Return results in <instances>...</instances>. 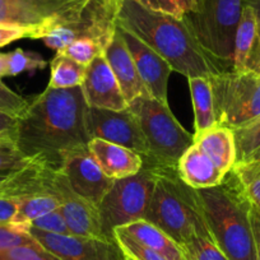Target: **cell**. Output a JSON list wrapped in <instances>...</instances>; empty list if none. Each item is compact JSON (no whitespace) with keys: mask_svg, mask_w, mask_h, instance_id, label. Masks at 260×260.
<instances>
[{"mask_svg":"<svg viewBox=\"0 0 260 260\" xmlns=\"http://www.w3.org/2000/svg\"><path fill=\"white\" fill-rule=\"evenodd\" d=\"M88 104L82 87L49 88L37 94L17 122L16 146L26 158L59 167L60 154L88 146Z\"/></svg>","mask_w":260,"mask_h":260,"instance_id":"cell-1","label":"cell"},{"mask_svg":"<svg viewBox=\"0 0 260 260\" xmlns=\"http://www.w3.org/2000/svg\"><path fill=\"white\" fill-rule=\"evenodd\" d=\"M116 22L186 78H211L226 71L204 52L184 17L149 11L133 0H121Z\"/></svg>","mask_w":260,"mask_h":260,"instance_id":"cell-2","label":"cell"},{"mask_svg":"<svg viewBox=\"0 0 260 260\" xmlns=\"http://www.w3.org/2000/svg\"><path fill=\"white\" fill-rule=\"evenodd\" d=\"M204 219L229 260H257L249 199L231 172L218 186L198 190Z\"/></svg>","mask_w":260,"mask_h":260,"instance_id":"cell-3","label":"cell"},{"mask_svg":"<svg viewBox=\"0 0 260 260\" xmlns=\"http://www.w3.org/2000/svg\"><path fill=\"white\" fill-rule=\"evenodd\" d=\"M151 167L156 171V185L144 219L181 246L195 230L207 224L198 190L180 179L176 167Z\"/></svg>","mask_w":260,"mask_h":260,"instance_id":"cell-4","label":"cell"},{"mask_svg":"<svg viewBox=\"0 0 260 260\" xmlns=\"http://www.w3.org/2000/svg\"><path fill=\"white\" fill-rule=\"evenodd\" d=\"M129 109L136 115L146 139L148 154L143 157V165L176 167L180 157L194 144V134L177 121L169 105L151 96L138 97Z\"/></svg>","mask_w":260,"mask_h":260,"instance_id":"cell-5","label":"cell"},{"mask_svg":"<svg viewBox=\"0 0 260 260\" xmlns=\"http://www.w3.org/2000/svg\"><path fill=\"white\" fill-rule=\"evenodd\" d=\"M246 0H201L194 12L184 14L195 39L217 64L232 67L235 35Z\"/></svg>","mask_w":260,"mask_h":260,"instance_id":"cell-6","label":"cell"},{"mask_svg":"<svg viewBox=\"0 0 260 260\" xmlns=\"http://www.w3.org/2000/svg\"><path fill=\"white\" fill-rule=\"evenodd\" d=\"M217 125L232 132L260 116V74L252 71H222L209 78Z\"/></svg>","mask_w":260,"mask_h":260,"instance_id":"cell-7","label":"cell"},{"mask_svg":"<svg viewBox=\"0 0 260 260\" xmlns=\"http://www.w3.org/2000/svg\"><path fill=\"white\" fill-rule=\"evenodd\" d=\"M156 185L153 167L143 165L133 176L115 180L99 204L105 239L114 240V230L144 219Z\"/></svg>","mask_w":260,"mask_h":260,"instance_id":"cell-8","label":"cell"},{"mask_svg":"<svg viewBox=\"0 0 260 260\" xmlns=\"http://www.w3.org/2000/svg\"><path fill=\"white\" fill-rule=\"evenodd\" d=\"M92 0H0V24L26 29L41 40L57 27L79 21Z\"/></svg>","mask_w":260,"mask_h":260,"instance_id":"cell-9","label":"cell"},{"mask_svg":"<svg viewBox=\"0 0 260 260\" xmlns=\"http://www.w3.org/2000/svg\"><path fill=\"white\" fill-rule=\"evenodd\" d=\"M121 2L117 4H104L99 0H92L79 21L57 27L42 37V41L56 52L64 51L72 42L79 39H93L106 46L116 31L117 11Z\"/></svg>","mask_w":260,"mask_h":260,"instance_id":"cell-10","label":"cell"},{"mask_svg":"<svg viewBox=\"0 0 260 260\" xmlns=\"http://www.w3.org/2000/svg\"><path fill=\"white\" fill-rule=\"evenodd\" d=\"M46 190L47 194L55 195L60 201L59 209L68 224L71 235L105 239L99 206L74 192L59 167H52L50 171Z\"/></svg>","mask_w":260,"mask_h":260,"instance_id":"cell-11","label":"cell"},{"mask_svg":"<svg viewBox=\"0 0 260 260\" xmlns=\"http://www.w3.org/2000/svg\"><path fill=\"white\" fill-rule=\"evenodd\" d=\"M26 229L44 249L61 260H126L115 239L49 234L31 226Z\"/></svg>","mask_w":260,"mask_h":260,"instance_id":"cell-12","label":"cell"},{"mask_svg":"<svg viewBox=\"0 0 260 260\" xmlns=\"http://www.w3.org/2000/svg\"><path fill=\"white\" fill-rule=\"evenodd\" d=\"M87 125L92 139L99 138L119 144L139 153L142 158L148 154L138 120L129 107L122 111H114L88 106Z\"/></svg>","mask_w":260,"mask_h":260,"instance_id":"cell-13","label":"cell"},{"mask_svg":"<svg viewBox=\"0 0 260 260\" xmlns=\"http://www.w3.org/2000/svg\"><path fill=\"white\" fill-rule=\"evenodd\" d=\"M60 171L74 192L99 206L115 180L104 174L88 146L60 154Z\"/></svg>","mask_w":260,"mask_h":260,"instance_id":"cell-14","label":"cell"},{"mask_svg":"<svg viewBox=\"0 0 260 260\" xmlns=\"http://www.w3.org/2000/svg\"><path fill=\"white\" fill-rule=\"evenodd\" d=\"M120 27V26H119ZM121 29L122 37L136 62L137 71L146 86L149 96L165 105H169V79L174 72L171 65L157 54L154 50L147 46L133 34Z\"/></svg>","mask_w":260,"mask_h":260,"instance_id":"cell-15","label":"cell"},{"mask_svg":"<svg viewBox=\"0 0 260 260\" xmlns=\"http://www.w3.org/2000/svg\"><path fill=\"white\" fill-rule=\"evenodd\" d=\"M81 87L88 106L114 111H122L129 107L104 54L87 65Z\"/></svg>","mask_w":260,"mask_h":260,"instance_id":"cell-16","label":"cell"},{"mask_svg":"<svg viewBox=\"0 0 260 260\" xmlns=\"http://www.w3.org/2000/svg\"><path fill=\"white\" fill-rule=\"evenodd\" d=\"M104 55L106 61L109 62L112 73L115 74V78L119 83L120 89H121L127 105L132 104L138 97L149 96L146 86L137 71L133 56L125 44L119 24H117L111 41L105 49Z\"/></svg>","mask_w":260,"mask_h":260,"instance_id":"cell-17","label":"cell"},{"mask_svg":"<svg viewBox=\"0 0 260 260\" xmlns=\"http://www.w3.org/2000/svg\"><path fill=\"white\" fill-rule=\"evenodd\" d=\"M88 149L104 174L112 180L133 176L143 167V158L141 154L104 139H91Z\"/></svg>","mask_w":260,"mask_h":260,"instance_id":"cell-18","label":"cell"},{"mask_svg":"<svg viewBox=\"0 0 260 260\" xmlns=\"http://www.w3.org/2000/svg\"><path fill=\"white\" fill-rule=\"evenodd\" d=\"M176 171L185 184L197 190L218 186L226 177V175L195 143L180 157Z\"/></svg>","mask_w":260,"mask_h":260,"instance_id":"cell-19","label":"cell"},{"mask_svg":"<svg viewBox=\"0 0 260 260\" xmlns=\"http://www.w3.org/2000/svg\"><path fill=\"white\" fill-rule=\"evenodd\" d=\"M194 143L214 162L217 167L229 174L237 161L234 132L226 126L216 125L194 137Z\"/></svg>","mask_w":260,"mask_h":260,"instance_id":"cell-20","label":"cell"},{"mask_svg":"<svg viewBox=\"0 0 260 260\" xmlns=\"http://www.w3.org/2000/svg\"><path fill=\"white\" fill-rule=\"evenodd\" d=\"M116 229H120L139 244L164 255L167 260H185L181 247L169 235L146 219H139Z\"/></svg>","mask_w":260,"mask_h":260,"instance_id":"cell-21","label":"cell"},{"mask_svg":"<svg viewBox=\"0 0 260 260\" xmlns=\"http://www.w3.org/2000/svg\"><path fill=\"white\" fill-rule=\"evenodd\" d=\"M191 96L192 107H194V137L199 136L207 129L216 126V115H214L213 92L209 78L194 77L187 78Z\"/></svg>","mask_w":260,"mask_h":260,"instance_id":"cell-22","label":"cell"},{"mask_svg":"<svg viewBox=\"0 0 260 260\" xmlns=\"http://www.w3.org/2000/svg\"><path fill=\"white\" fill-rule=\"evenodd\" d=\"M257 39V19L254 9L250 4H245L241 19L235 35L234 57H232V71H247V62L251 55L254 45Z\"/></svg>","mask_w":260,"mask_h":260,"instance_id":"cell-23","label":"cell"},{"mask_svg":"<svg viewBox=\"0 0 260 260\" xmlns=\"http://www.w3.org/2000/svg\"><path fill=\"white\" fill-rule=\"evenodd\" d=\"M49 88H73L82 86L86 77L87 65L79 64L64 52H56L50 62Z\"/></svg>","mask_w":260,"mask_h":260,"instance_id":"cell-24","label":"cell"},{"mask_svg":"<svg viewBox=\"0 0 260 260\" xmlns=\"http://www.w3.org/2000/svg\"><path fill=\"white\" fill-rule=\"evenodd\" d=\"M185 260H229L217 242L208 226L199 227L181 246Z\"/></svg>","mask_w":260,"mask_h":260,"instance_id":"cell-25","label":"cell"},{"mask_svg":"<svg viewBox=\"0 0 260 260\" xmlns=\"http://www.w3.org/2000/svg\"><path fill=\"white\" fill-rule=\"evenodd\" d=\"M16 201L18 203V209L12 221V224L24 227V229L39 217L60 208L59 199L55 195L50 194L31 195L26 198L16 199Z\"/></svg>","mask_w":260,"mask_h":260,"instance_id":"cell-26","label":"cell"},{"mask_svg":"<svg viewBox=\"0 0 260 260\" xmlns=\"http://www.w3.org/2000/svg\"><path fill=\"white\" fill-rule=\"evenodd\" d=\"M8 54V76L14 77L24 72L42 71L49 62L40 54L34 51H24L23 49L13 50Z\"/></svg>","mask_w":260,"mask_h":260,"instance_id":"cell-27","label":"cell"},{"mask_svg":"<svg viewBox=\"0 0 260 260\" xmlns=\"http://www.w3.org/2000/svg\"><path fill=\"white\" fill-rule=\"evenodd\" d=\"M237 161L241 162L260 149V116L246 126L234 132Z\"/></svg>","mask_w":260,"mask_h":260,"instance_id":"cell-28","label":"cell"},{"mask_svg":"<svg viewBox=\"0 0 260 260\" xmlns=\"http://www.w3.org/2000/svg\"><path fill=\"white\" fill-rule=\"evenodd\" d=\"M105 46L101 44V42L96 41L93 39H87V37H83V39H79L77 41L72 42L64 51L67 56L72 57L73 60L78 61L79 64L88 65L96 59L97 56L104 54Z\"/></svg>","mask_w":260,"mask_h":260,"instance_id":"cell-29","label":"cell"},{"mask_svg":"<svg viewBox=\"0 0 260 260\" xmlns=\"http://www.w3.org/2000/svg\"><path fill=\"white\" fill-rule=\"evenodd\" d=\"M114 237L117 241L119 246L126 255V257L132 260H167L164 255L158 254L154 250L139 244L134 239L127 236L125 232H122L120 229L114 230Z\"/></svg>","mask_w":260,"mask_h":260,"instance_id":"cell-30","label":"cell"},{"mask_svg":"<svg viewBox=\"0 0 260 260\" xmlns=\"http://www.w3.org/2000/svg\"><path fill=\"white\" fill-rule=\"evenodd\" d=\"M22 245L40 246L39 242L29 235L24 227L14 226L11 223H0V251Z\"/></svg>","mask_w":260,"mask_h":260,"instance_id":"cell-31","label":"cell"},{"mask_svg":"<svg viewBox=\"0 0 260 260\" xmlns=\"http://www.w3.org/2000/svg\"><path fill=\"white\" fill-rule=\"evenodd\" d=\"M0 260H61L46 249L31 245L11 247L0 251Z\"/></svg>","mask_w":260,"mask_h":260,"instance_id":"cell-32","label":"cell"},{"mask_svg":"<svg viewBox=\"0 0 260 260\" xmlns=\"http://www.w3.org/2000/svg\"><path fill=\"white\" fill-rule=\"evenodd\" d=\"M28 102V100L12 91L9 87H7L3 82L0 81V111L18 119L23 114L24 110L27 109Z\"/></svg>","mask_w":260,"mask_h":260,"instance_id":"cell-33","label":"cell"},{"mask_svg":"<svg viewBox=\"0 0 260 260\" xmlns=\"http://www.w3.org/2000/svg\"><path fill=\"white\" fill-rule=\"evenodd\" d=\"M31 161L18 151L16 144H0V174H11Z\"/></svg>","mask_w":260,"mask_h":260,"instance_id":"cell-34","label":"cell"},{"mask_svg":"<svg viewBox=\"0 0 260 260\" xmlns=\"http://www.w3.org/2000/svg\"><path fill=\"white\" fill-rule=\"evenodd\" d=\"M28 226L40 230V231L49 232V234L71 235L68 224L65 222L64 216L61 214L60 209H56V211H52L50 213L39 217L34 222H31Z\"/></svg>","mask_w":260,"mask_h":260,"instance_id":"cell-35","label":"cell"},{"mask_svg":"<svg viewBox=\"0 0 260 260\" xmlns=\"http://www.w3.org/2000/svg\"><path fill=\"white\" fill-rule=\"evenodd\" d=\"M136 3L141 4L144 8L153 12H159V13L171 14L174 17L182 18L184 12L181 7L177 3V0H133Z\"/></svg>","mask_w":260,"mask_h":260,"instance_id":"cell-36","label":"cell"},{"mask_svg":"<svg viewBox=\"0 0 260 260\" xmlns=\"http://www.w3.org/2000/svg\"><path fill=\"white\" fill-rule=\"evenodd\" d=\"M234 177L239 182L245 197L260 211V176H236L234 175Z\"/></svg>","mask_w":260,"mask_h":260,"instance_id":"cell-37","label":"cell"},{"mask_svg":"<svg viewBox=\"0 0 260 260\" xmlns=\"http://www.w3.org/2000/svg\"><path fill=\"white\" fill-rule=\"evenodd\" d=\"M231 172L236 176H260V149L241 162H236Z\"/></svg>","mask_w":260,"mask_h":260,"instance_id":"cell-38","label":"cell"},{"mask_svg":"<svg viewBox=\"0 0 260 260\" xmlns=\"http://www.w3.org/2000/svg\"><path fill=\"white\" fill-rule=\"evenodd\" d=\"M18 119L0 111V144H16Z\"/></svg>","mask_w":260,"mask_h":260,"instance_id":"cell-39","label":"cell"},{"mask_svg":"<svg viewBox=\"0 0 260 260\" xmlns=\"http://www.w3.org/2000/svg\"><path fill=\"white\" fill-rule=\"evenodd\" d=\"M22 39H29V34L26 29L17 26L0 24V47H4Z\"/></svg>","mask_w":260,"mask_h":260,"instance_id":"cell-40","label":"cell"},{"mask_svg":"<svg viewBox=\"0 0 260 260\" xmlns=\"http://www.w3.org/2000/svg\"><path fill=\"white\" fill-rule=\"evenodd\" d=\"M249 219H250V224H251L252 236H254L256 256H257V260H260V211L251 203V202H250V206H249Z\"/></svg>","mask_w":260,"mask_h":260,"instance_id":"cell-41","label":"cell"},{"mask_svg":"<svg viewBox=\"0 0 260 260\" xmlns=\"http://www.w3.org/2000/svg\"><path fill=\"white\" fill-rule=\"evenodd\" d=\"M17 209H18V203L16 199L0 197V223L12 224Z\"/></svg>","mask_w":260,"mask_h":260,"instance_id":"cell-42","label":"cell"},{"mask_svg":"<svg viewBox=\"0 0 260 260\" xmlns=\"http://www.w3.org/2000/svg\"><path fill=\"white\" fill-rule=\"evenodd\" d=\"M260 69V31L257 32V39L254 45L249 62H247V71L257 72Z\"/></svg>","mask_w":260,"mask_h":260,"instance_id":"cell-43","label":"cell"},{"mask_svg":"<svg viewBox=\"0 0 260 260\" xmlns=\"http://www.w3.org/2000/svg\"><path fill=\"white\" fill-rule=\"evenodd\" d=\"M177 3L181 7L182 12L185 13H189V12H194L195 9L198 8L201 0H177Z\"/></svg>","mask_w":260,"mask_h":260,"instance_id":"cell-44","label":"cell"},{"mask_svg":"<svg viewBox=\"0 0 260 260\" xmlns=\"http://www.w3.org/2000/svg\"><path fill=\"white\" fill-rule=\"evenodd\" d=\"M8 76V54L0 52V79Z\"/></svg>","mask_w":260,"mask_h":260,"instance_id":"cell-45","label":"cell"},{"mask_svg":"<svg viewBox=\"0 0 260 260\" xmlns=\"http://www.w3.org/2000/svg\"><path fill=\"white\" fill-rule=\"evenodd\" d=\"M247 4L252 7L254 9L255 14H256V19H257V32L260 31V0H249L246 2Z\"/></svg>","mask_w":260,"mask_h":260,"instance_id":"cell-46","label":"cell"},{"mask_svg":"<svg viewBox=\"0 0 260 260\" xmlns=\"http://www.w3.org/2000/svg\"><path fill=\"white\" fill-rule=\"evenodd\" d=\"M99 2H101V3L104 4H117L120 3L121 0H99Z\"/></svg>","mask_w":260,"mask_h":260,"instance_id":"cell-47","label":"cell"},{"mask_svg":"<svg viewBox=\"0 0 260 260\" xmlns=\"http://www.w3.org/2000/svg\"><path fill=\"white\" fill-rule=\"evenodd\" d=\"M9 174H0V184H2V181H3L4 179H6L7 176H8Z\"/></svg>","mask_w":260,"mask_h":260,"instance_id":"cell-48","label":"cell"},{"mask_svg":"<svg viewBox=\"0 0 260 260\" xmlns=\"http://www.w3.org/2000/svg\"><path fill=\"white\" fill-rule=\"evenodd\" d=\"M255 73H259V74H260V69H259V71H257V72H255Z\"/></svg>","mask_w":260,"mask_h":260,"instance_id":"cell-49","label":"cell"},{"mask_svg":"<svg viewBox=\"0 0 260 260\" xmlns=\"http://www.w3.org/2000/svg\"><path fill=\"white\" fill-rule=\"evenodd\" d=\"M126 260H132V259H129V257H126Z\"/></svg>","mask_w":260,"mask_h":260,"instance_id":"cell-50","label":"cell"},{"mask_svg":"<svg viewBox=\"0 0 260 260\" xmlns=\"http://www.w3.org/2000/svg\"><path fill=\"white\" fill-rule=\"evenodd\" d=\"M246 2H249V0H246Z\"/></svg>","mask_w":260,"mask_h":260,"instance_id":"cell-51","label":"cell"}]
</instances>
